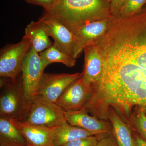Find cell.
Masks as SVG:
<instances>
[{"instance_id":"obj_1","label":"cell","mask_w":146,"mask_h":146,"mask_svg":"<svg viewBox=\"0 0 146 146\" xmlns=\"http://www.w3.org/2000/svg\"><path fill=\"white\" fill-rule=\"evenodd\" d=\"M110 0H58L45 14L57 18L72 31L82 25L112 16Z\"/></svg>"},{"instance_id":"obj_2","label":"cell","mask_w":146,"mask_h":146,"mask_svg":"<svg viewBox=\"0 0 146 146\" xmlns=\"http://www.w3.org/2000/svg\"><path fill=\"white\" fill-rule=\"evenodd\" d=\"M45 69L39 53L31 46L21 65L23 95V111L26 110L31 101L38 95Z\"/></svg>"},{"instance_id":"obj_3","label":"cell","mask_w":146,"mask_h":146,"mask_svg":"<svg viewBox=\"0 0 146 146\" xmlns=\"http://www.w3.org/2000/svg\"><path fill=\"white\" fill-rule=\"evenodd\" d=\"M27 117L23 121L27 124L53 128L66 121L65 112L56 103L37 96L29 104L26 110Z\"/></svg>"},{"instance_id":"obj_4","label":"cell","mask_w":146,"mask_h":146,"mask_svg":"<svg viewBox=\"0 0 146 146\" xmlns=\"http://www.w3.org/2000/svg\"><path fill=\"white\" fill-rule=\"evenodd\" d=\"M113 17L89 22L79 27L73 33L74 42L73 56L76 59L86 47L96 44L108 30L112 25Z\"/></svg>"},{"instance_id":"obj_5","label":"cell","mask_w":146,"mask_h":146,"mask_svg":"<svg viewBox=\"0 0 146 146\" xmlns=\"http://www.w3.org/2000/svg\"><path fill=\"white\" fill-rule=\"evenodd\" d=\"M31 46L30 41L23 37L16 44L7 45L0 51V76L15 80L25 56Z\"/></svg>"},{"instance_id":"obj_6","label":"cell","mask_w":146,"mask_h":146,"mask_svg":"<svg viewBox=\"0 0 146 146\" xmlns=\"http://www.w3.org/2000/svg\"><path fill=\"white\" fill-rule=\"evenodd\" d=\"M92 90V85L82 76L66 88L56 103L65 112L81 109L90 98Z\"/></svg>"},{"instance_id":"obj_7","label":"cell","mask_w":146,"mask_h":146,"mask_svg":"<svg viewBox=\"0 0 146 146\" xmlns=\"http://www.w3.org/2000/svg\"><path fill=\"white\" fill-rule=\"evenodd\" d=\"M82 76V73L73 74L44 73L40 83L37 96L50 102L56 103L66 88Z\"/></svg>"},{"instance_id":"obj_8","label":"cell","mask_w":146,"mask_h":146,"mask_svg":"<svg viewBox=\"0 0 146 146\" xmlns=\"http://www.w3.org/2000/svg\"><path fill=\"white\" fill-rule=\"evenodd\" d=\"M65 116L66 121L71 125L88 131L99 140L112 133V125L109 121L100 119L89 115L83 108L65 112Z\"/></svg>"},{"instance_id":"obj_9","label":"cell","mask_w":146,"mask_h":146,"mask_svg":"<svg viewBox=\"0 0 146 146\" xmlns=\"http://www.w3.org/2000/svg\"><path fill=\"white\" fill-rule=\"evenodd\" d=\"M39 21L54 43L63 52L73 56L74 42V33L57 18L44 13Z\"/></svg>"},{"instance_id":"obj_10","label":"cell","mask_w":146,"mask_h":146,"mask_svg":"<svg viewBox=\"0 0 146 146\" xmlns=\"http://www.w3.org/2000/svg\"><path fill=\"white\" fill-rule=\"evenodd\" d=\"M12 124L23 134L29 146H54L53 128L27 124L18 118H9Z\"/></svg>"},{"instance_id":"obj_11","label":"cell","mask_w":146,"mask_h":146,"mask_svg":"<svg viewBox=\"0 0 146 146\" xmlns=\"http://www.w3.org/2000/svg\"><path fill=\"white\" fill-rule=\"evenodd\" d=\"M84 63L82 76L91 85L101 78L104 70L103 59L96 44L86 47L84 50Z\"/></svg>"},{"instance_id":"obj_12","label":"cell","mask_w":146,"mask_h":146,"mask_svg":"<svg viewBox=\"0 0 146 146\" xmlns=\"http://www.w3.org/2000/svg\"><path fill=\"white\" fill-rule=\"evenodd\" d=\"M106 117L112 124V133L119 146H136L130 127L113 108H108Z\"/></svg>"},{"instance_id":"obj_13","label":"cell","mask_w":146,"mask_h":146,"mask_svg":"<svg viewBox=\"0 0 146 146\" xmlns=\"http://www.w3.org/2000/svg\"><path fill=\"white\" fill-rule=\"evenodd\" d=\"M18 91L15 87H10L1 97V117L16 118V115L23 111V95L20 94Z\"/></svg>"},{"instance_id":"obj_14","label":"cell","mask_w":146,"mask_h":146,"mask_svg":"<svg viewBox=\"0 0 146 146\" xmlns=\"http://www.w3.org/2000/svg\"><path fill=\"white\" fill-rule=\"evenodd\" d=\"M49 36L42 23L38 21H32L27 25L23 37L28 39L32 48L39 53L52 45Z\"/></svg>"},{"instance_id":"obj_15","label":"cell","mask_w":146,"mask_h":146,"mask_svg":"<svg viewBox=\"0 0 146 146\" xmlns=\"http://www.w3.org/2000/svg\"><path fill=\"white\" fill-rule=\"evenodd\" d=\"M53 135L54 146H63L79 138L95 136L88 131L71 125L67 121L62 124L54 127Z\"/></svg>"},{"instance_id":"obj_16","label":"cell","mask_w":146,"mask_h":146,"mask_svg":"<svg viewBox=\"0 0 146 146\" xmlns=\"http://www.w3.org/2000/svg\"><path fill=\"white\" fill-rule=\"evenodd\" d=\"M28 145L20 130L11 122L9 118H0V146Z\"/></svg>"},{"instance_id":"obj_17","label":"cell","mask_w":146,"mask_h":146,"mask_svg":"<svg viewBox=\"0 0 146 146\" xmlns=\"http://www.w3.org/2000/svg\"><path fill=\"white\" fill-rule=\"evenodd\" d=\"M39 54L45 69L50 64L56 63H62L67 67L72 68L76 62V59L60 50L54 43Z\"/></svg>"},{"instance_id":"obj_18","label":"cell","mask_w":146,"mask_h":146,"mask_svg":"<svg viewBox=\"0 0 146 146\" xmlns=\"http://www.w3.org/2000/svg\"><path fill=\"white\" fill-rule=\"evenodd\" d=\"M126 123L132 131L138 132L146 140V115L144 110H134Z\"/></svg>"},{"instance_id":"obj_19","label":"cell","mask_w":146,"mask_h":146,"mask_svg":"<svg viewBox=\"0 0 146 146\" xmlns=\"http://www.w3.org/2000/svg\"><path fill=\"white\" fill-rule=\"evenodd\" d=\"M146 0H125L120 8L119 18H127L135 15L141 10Z\"/></svg>"},{"instance_id":"obj_20","label":"cell","mask_w":146,"mask_h":146,"mask_svg":"<svg viewBox=\"0 0 146 146\" xmlns=\"http://www.w3.org/2000/svg\"><path fill=\"white\" fill-rule=\"evenodd\" d=\"M99 140L96 136L93 135L79 138L67 143L63 146H96Z\"/></svg>"},{"instance_id":"obj_21","label":"cell","mask_w":146,"mask_h":146,"mask_svg":"<svg viewBox=\"0 0 146 146\" xmlns=\"http://www.w3.org/2000/svg\"><path fill=\"white\" fill-rule=\"evenodd\" d=\"M28 3L40 6L45 11L49 10L55 5L58 0H24Z\"/></svg>"},{"instance_id":"obj_22","label":"cell","mask_w":146,"mask_h":146,"mask_svg":"<svg viewBox=\"0 0 146 146\" xmlns=\"http://www.w3.org/2000/svg\"><path fill=\"white\" fill-rule=\"evenodd\" d=\"M96 146H119L113 133L99 140Z\"/></svg>"},{"instance_id":"obj_23","label":"cell","mask_w":146,"mask_h":146,"mask_svg":"<svg viewBox=\"0 0 146 146\" xmlns=\"http://www.w3.org/2000/svg\"><path fill=\"white\" fill-rule=\"evenodd\" d=\"M125 0H110V10L112 17L115 18L119 14L120 8Z\"/></svg>"},{"instance_id":"obj_24","label":"cell","mask_w":146,"mask_h":146,"mask_svg":"<svg viewBox=\"0 0 146 146\" xmlns=\"http://www.w3.org/2000/svg\"><path fill=\"white\" fill-rule=\"evenodd\" d=\"M132 134H133V138L135 140L136 146H146V141L144 140L140 136H138V134L135 133H133V131H132Z\"/></svg>"},{"instance_id":"obj_25","label":"cell","mask_w":146,"mask_h":146,"mask_svg":"<svg viewBox=\"0 0 146 146\" xmlns=\"http://www.w3.org/2000/svg\"><path fill=\"white\" fill-rule=\"evenodd\" d=\"M28 146V145H27V146Z\"/></svg>"}]
</instances>
